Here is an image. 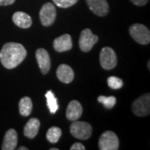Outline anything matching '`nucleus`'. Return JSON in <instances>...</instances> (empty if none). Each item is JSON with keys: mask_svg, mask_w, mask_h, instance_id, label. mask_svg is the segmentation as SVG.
Masks as SVG:
<instances>
[{"mask_svg": "<svg viewBox=\"0 0 150 150\" xmlns=\"http://www.w3.org/2000/svg\"><path fill=\"white\" fill-rule=\"evenodd\" d=\"M56 74L59 80L64 83H69L74 79V70L72 69L70 66L67 64L59 65Z\"/></svg>", "mask_w": 150, "mask_h": 150, "instance_id": "4468645a", "label": "nucleus"}, {"mask_svg": "<svg viewBox=\"0 0 150 150\" xmlns=\"http://www.w3.org/2000/svg\"><path fill=\"white\" fill-rule=\"evenodd\" d=\"M36 59L42 74H47L51 67V59L47 50L44 48H38L36 51Z\"/></svg>", "mask_w": 150, "mask_h": 150, "instance_id": "1a4fd4ad", "label": "nucleus"}, {"mask_svg": "<svg viewBox=\"0 0 150 150\" xmlns=\"http://www.w3.org/2000/svg\"><path fill=\"white\" fill-rule=\"evenodd\" d=\"M17 144H18V134L16 130L13 129H8L4 135L3 144H2V149L14 150L16 149Z\"/></svg>", "mask_w": 150, "mask_h": 150, "instance_id": "ddd939ff", "label": "nucleus"}, {"mask_svg": "<svg viewBox=\"0 0 150 150\" xmlns=\"http://www.w3.org/2000/svg\"><path fill=\"white\" fill-rule=\"evenodd\" d=\"M89 9L98 16L103 17L108 13L107 0H86Z\"/></svg>", "mask_w": 150, "mask_h": 150, "instance_id": "9d476101", "label": "nucleus"}, {"mask_svg": "<svg viewBox=\"0 0 150 150\" xmlns=\"http://www.w3.org/2000/svg\"><path fill=\"white\" fill-rule=\"evenodd\" d=\"M99 61L101 67L106 70L114 69L118 63L117 55L114 50L109 47H104L102 48L99 55Z\"/></svg>", "mask_w": 150, "mask_h": 150, "instance_id": "39448f33", "label": "nucleus"}, {"mask_svg": "<svg viewBox=\"0 0 150 150\" xmlns=\"http://www.w3.org/2000/svg\"><path fill=\"white\" fill-rule=\"evenodd\" d=\"M27 56L25 48L18 43H5L0 51V61L3 66L12 69L18 67Z\"/></svg>", "mask_w": 150, "mask_h": 150, "instance_id": "f257e3e1", "label": "nucleus"}, {"mask_svg": "<svg viewBox=\"0 0 150 150\" xmlns=\"http://www.w3.org/2000/svg\"><path fill=\"white\" fill-rule=\"evenodd\" d=\"M129 33L131 37L139 44L147 45L150 43L149 29L144 24H133L129 28Z\"/></svg>", "mask_w": 150, "mask_h": 150, "instance_id": "7ed1b4c3", "label": "nucleus"}, {"mask_svg": "<svg viewBox=\"0 0 150 150\" xmlns=\"http://www.w3.org/2000/svg\"><path fill=\"white\" fill-rule=\"evenodd\" d=\"M28 149L27 147H20V148H18V150H28Z\"/></svg>", "mask_w": 150, "mask_h": 150, "instance_id": "a878e982", "label": "nucleus"}, {"mask_svg": "<svg viewBox=\"0 0 150 150\" xmlns=\"http://www.w3.org/2000/svg\"><path fill=\"white\" fill-rule=\"evenodd\" d=\"M39 128H40V121L38 118H33L29 119L28 123L25 124V127L23 129V134L27 138L32 139L36 137Z\"/></svg>", "mask_w": 150, "mask_h": 150, "instance_id": "2eb2a0df", "label": "nucleus"}, {"mask_svg": "<svg viewBox=\"0 0 150 150\" xmlns=\"http://www.w3.org/2000/svg\"><path fill=\"white\" fill-rule=\"evenodd\" d=\"M119 147L118 136L112 131H106L100 136L98 148L100 150H117Z\"/></svg>", "mask_w": 150, "mask_h": 150, "instance_id": "423d86ee", "label": "nucleus"}, {"mask_svg": "<svg viewBox=\"0 0 150 150\" xmlns=\"http://www.w3.org/2000/svg\"><path fill=\"white\" fill-rule=\"evenodd\" d=\"M70 133L78 139L86 140L92 135V126L87 122L73 121L70 126Z\"/></svg>", "mask_w": 150, "mask_h": 150, "instance_id": "f03ea898", "label": "nucleus"}, {"mask_svg": "<svg viewBox=\"0 0 150 150\" xmlns=\"http://www.w3.org/2000/svg\"><path fill=\"white\" fill-rule=\"evenodd\" d=\"M98 101L103 103L105 108H112L116 103V98L114 96H99L98 98Z\"/></svg>", "mask_w": 150, "mask_h": 150, "instance_id": "aec40b11", "label": "nucleus"}, {"mask_svg": "<svg viewBox=\"0 0 150 150\" xmlns=\"http://www.w3.org/2000/svg\"><path fill=\"white\" fill-rule=\"evenodd\" d=\"M130 1L137 6H144L149 2V0H130Z\"/></svg>", "mask_w": 150, "mask_h": 150, "instance_id": "b1692460", "label": "nucleus"}, {"mask_svg": "<svg viewBox=\"0 0 150 150\" xmlns=\"http://www.w3.org/2000/svg\"><path fill=\"white\" fill-rule=\"evenodd\" d=\"M19 106V112L22 116L27 117L28 116L33 109V103L29 97H23L22 98L18 103Z\"/></svg>", "mask_w": 150, "mask_h": 150, "instance_id": "f3484780", "label": "nucleus"}, {"mask_svg": "<svg viewBox=\"0 0 150 150\" xmlns=\"http://www.w3.org/2000/svg\"><path fill=\"white\" fill-rule=\"evenodd\" d=\"M15 0H0V6H8L13 4Z\"/></svg>", "mask_w": 150, "mask_h": 150, "instance_id": "393cba45", "label": "nucleus"}, {"mask_svg": "<svg viewBox=\"0 0 150 150\" xmlns=\"http://www.w3.org/2000/svg\"><path fill=\"white\" fill-rule=\"evenodd\" d=\"M98 41V37L93 34L89 28H85L81 32L79 43V48L83 52H89Z\"/></svg>", "mask_w": 150, "mask_h": 150, "instance_id": "0eeeda50", "label": "nucleus"}, {"mask_svg": "<svg viewBox=\"0 0 150 150\" xmlns=\"http://www.w3.org/2000/svg\"><path fill=\"white\" fill-rule=\"evenodd\" d=\"M71 150H85V147L80 143H75L70 148Z\"/></svg>", "mask_w": 150, "mask_h": 150, "instance_id": "5701e85b", "label": "nucleus"}, {"mask_svg": "<svg viewBox=\"0 0 150 150\" xmlns=\"http://www.w3.org/2000/svg\"><path fill=\"white\" fill-rule=\"evenodd\" d=\"M39 18L43 26L48 27L52 25L56 18V8L54 4L51 3L43 4L39 12Z\"/></svg>", "mask_w": 150, "mask_h": 150, "instance_id": "6e6552de", "label": "nucleus"}, {"mask_svg": "<svg viewBox=\"0 0 150 150\" xmlns=\"http://www.w3.org/2000/svg\"><path fill=\"white\" fill-rule=\"evenodd\" d=\"M13 21L18 27L28 28L32 25V18L28 14L23 12H16L13 15Z\"/></svg>", "mask_w": 150, "mask_h": 150, "instance_id": "dca6fc26", "label": "nucleus"}, {"mask_svg": "<svg viewBox=\"0 0 150 150\" xmlns=\"http://www.w3.org/2000/svg\"><path fill=\"white\" fill-rule=\"evenodd\" d=\"M62 135V130L59 129V127H51L48 129L47 134H46V138L48 140L49 143L51 144H56L60 139Z\"/></svg>", "mask_w": 150, "mask_h": 150, "instance_id": "6ab92c4d", "label": "nucleus"}, {"mask_svg": "<svg viewBox=\"0 0 150 150\" xmlns=\"http://www.w3.org/2000/svg\"><path fill=\"white\" fill-rule=\"evenodd\" d=\"M79 0H53L55 5H57L59 8H63L72 7L73 5H74Z\"/></svg>", "mask_w": 150, "mask_h": 150, "instance_id": "4be33fe9", "label": "nucleus"}, {"mask_svg": "<svg viewBox=\"0 0 150 150\" xmlns=\"http://www.w3.org/2000/svg\"><path fill=\"white\" fill-rule=\"evenodd\" d=\"M45 97L47 99V105L49 109V112L51 113H55L59 109V103L57 98L51 90H49L45 93Z\"/></svg>", "mask_w": 150, "mask_h": 150, "instance_id": "a211bd4d", "label": "nucleus"}, {"mask_svg": "<svg viewBox=\"0 0 150 150\" xmlns=\"http://www.w3.org/2000/svg\"><path fill=\"white\" fill-rule=\"evenodd\" d=\"M132 110L134 114L139 117L148 116L150 112L149 93H144L138 98L132 104Z\"/></svg>", "mask_w": 150, "mask_h": 150, "instance_id": "20e7f679", "label": "nucleus"}, {"mask_svg": "<svg viewBox=\"0 0 150 150\" xmlns=\"http://www.w3.org/2000/svg\"><path fill=\"white\" fill-rule=\"evenodd\" d=\"M83 113V108L81 103L77 100H73L69 103L66 110V117L70 121H76L79 119Z\"/></svg>", "mask_w": 150, "mask_h": 150, "instance_id": "f8f14e48", "label": "nucleus"}, {"mask_svg": "<svg viewBox=\"0 0 150 150\" xmlns=\"http://www.w3.org/2000/svg\"><path fill=\"white\" fill-rule=\"evenodd\" d=\"M59 149H54V148H52V149H50V150H58Z\"/></svg>", "mask_w": 150, "mask_h": 150, "instance_id": "bb28decb", "label": "nucleus"}, {"mask_svg": "<svg viewBox=\"0 0 150 150\" xmlns=\"http://www.w3.org/2000/svg\"><path fill=\"white\" fill-rule=\"evenodd\" d=\"M107 82L108 86L112 89L121 88L123 85V80L121 79L118 78V77H115V76H111V77L108 78Z\"/></svg>", "mask_w": 150, "mask_h": 150, "instance_id": "412c9836", "label": "nucleus"}, {"mask_svg": "<svg viewBox=\"0 0 150 150\" xmlns=\"http://www.w3.org/2000/svg\"><path fill=\"white\" fill-rule=\"evenodd\" d=\"M54 48L59 53H63L70 50L73 47L72 38L69 34H64L54 40Z\"/></svg>", "mask_w": 150, "mask_h": 150, "instance_id": "9b49d317", "label": "nucleus"}]
</instances>
